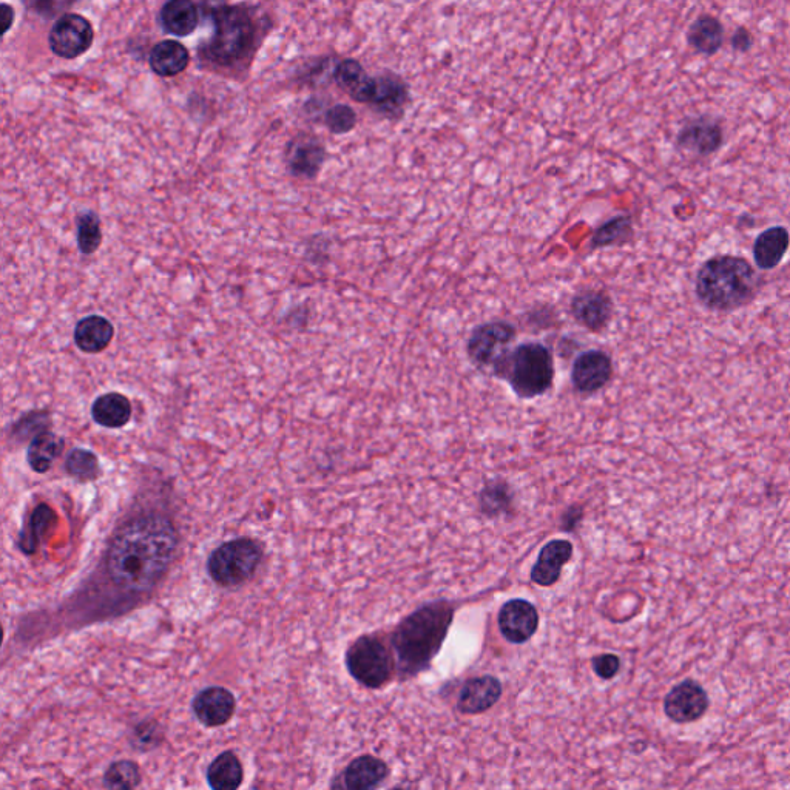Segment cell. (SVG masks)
Instances as JSON below:
<instances>
[{
    "label": "cell",
    "instance_id": "7402d4cb",
    "mask_svg": "<svg viewBox=\"0 0 790 790\" xmlns=\"http://www.w3.org/2000/svg\"><path fill=\"white\" fill-rule=\"evenodd\" d=\"M409 102L408 85L399 76H379V92L375 98L372 109L388 119L402 118L403 110Z\"/></svg>",
    "mask_w": 790,
    "mask_h": 790
},
{
    "label": "cell",
    "instance_id": "f35d334b",
    "mask_svg": "<svg viewBox=\"0 0 790 790\" xmlns=\"http://www.w3.org/2000/svg\"><path fill=\"white\" fill-rule=\"evenodd\" d=\"M732 45L735 50L747 51L752 47V36L746 28H738L733 34Z\"/></svg>",
    "mask_w": 790,
    "mask_h": 790
},
{
    "label": "cell",
    "instance_id": "52a82bcc",
    "mask_svg": "<svg viewBox=\"0 0 790 790\" xmlns=\"http://www.w3.org/2000/svg\"><path fill=\"white\" fill-rule=\"evenodd\" d=\"M346 667L355 681L368 689H380L392 675V656L375 636H362L346 652Z\"/></svg>",
    "mask_w": 790,
    "mask_h": 790
},
{
    "label": "cell",
    "instance_id": "d6a6232c",
    "mask_svg": "<svg viewBox=\"0 0 790 790\" xmlns=\"http://www.w3.org/2000/svg\"><path fill=\"white\" fill-rule=\"evenodd\" d=\"M65 470L71 477L81 482H92L99 477V460L95 453L82 448H76L68 454L65 460Z\"/></svg>",
    "mask_w": 790,
    "mask_h": 790
},
{
    "label": "cell",
    "instance_id": "4fadbf2b",
    "mask_svg": "<svg viewBox=\"0 0 790 790\" xmlns=\"http://www.w3.org/2000/svg\"><path fill=\"white\" fill-rule=\"evenodd\" d=\"M539 625L536 607L524 599L508 601L499 612L500 633L513 644H524L533 638Z\"/></svg>",
    "mask_w": 790,
    "mask_h": 790
},
{
    "label": "cell",
    "instance_id": "9a60e30c",
    "mask_svg": "<svg viewBox=\"0 0 790 790\" xmlns=\"http://www.w3.org/2000/svg\"><path fill=\"white\" fill-rule=\"evenodd\" d=\"M724 133L721 125L709 118L692 119L679 130V149L698 156L713 155L723 146Z\"/></svg>",
    "mask_w": 790,
    "mask_h": 790
},
{
    "label": "cell",
    "instance_id": "cb8c5ba5",
    "mask_svg": "<svg viewBox=\"0 0 790 790\" xmlns=\"http://www.w3.org/2000/svg\"><path fill=\"white\" fill-rule=\"evenodd\" d=\"M159 19L167 33L186 38L198 27V8L193 0H167Z\"/></svg>",
    "mask_w": 790,
    "mask_h": 790
},
{
    "label": "cell",
    "instance_id": "836d02e7",
    "mask_svg": "<svg viewBox=\"0 0 790 790\" xmlns=\"http://www.w3.org/2000/svg\"><path fill=\"white\" fill-rule=\"evenodd\" d=\"M141 783L138 764L132 761H119L105 772L104 784L109 789H135Z\"/></svg>",
    "mask_w": 790,
    "mask_h": 790
},
{
    "label": "cell",
    "instance_id": "83f0119b",
    "mask_svg": "<svg viewBox=\"0 0 790 790\" xmlns=\"http://www.w3.org/2000/svg\"><path fill=\"white\" fill-rule=\"evenodd\" d=\"M64 451V439L51 431H44L31 439L28 445L27 460L31 470L44 474Z\"/></svg>",
    "mask_w": 790,
    "mask_h": 790
},
{
    "label": "cell",
    "instance_id": "3957f363",
    "mask_svg": "<svg viewBox=\"0 0 790 790\" xmlns=\"http://www.w3.org/2000/svg\"><path fill=\"white\" fill-rule=\"evenodd\" d=\"M695 287L706 308L733 311L752 300L758 289V275L744 258L718 255L701 266Z\"/></svg>",
    "mask_w": 790,
    "mask_h": 790
},
{
    "label": "cell",
    "instance_id": "8992f818",
    "mask_svg": "<svg viewBox=\"0 0 790 790\" xmlns=\"http://www.w3.org/2000/svg\"><path fill=\"white\" fill-rule=\"evenodd\" d=\"M263 558L258 542L249 537H238L220 545L210 554L207 570L210 578L221 587H235L249 581Z\"/></svg>",
    "mask_w": 790,
    "mask_h": 790
},
{
    "label": "cell",
    "instance_id": "d4e9b609",
    "mask_svg": "<svg viewBox=\"0 0 790 790\" xmlns=\"http://www.w3.org/2000/svg\"><path fill=\"white\" fill-rule=\"evenodd\" d=\"M132 403L119 392L101 395L92 406L93 420L104 428L118 429L132 419Z\"/></svg>",
    "mask_w": 790,
    "mask_h": 790
},
{
    "label": "cell",
    "instance_id": "e575fe53",
    "mask_svg": "<svg viewBox=\"0 0 790 790\" xmlns=\"http://www.w3.org/2000/svg\"><path fill=\"white\" fill-rule=\"evenodd\" d=\"M51 423V416L47 411H31L17 420L13 425V434L16 439L25 440L28 437L34 439L38 434L48 431Z\"/></svg>",
    "mask_w": 790,
    "mask_h": 790
},
{
    "label": "cell",
    "instance_id": "9c48e42d",
    "mask_svg": "<svg viewBox=\"0 0 790 790\" xmlns=\"http://www.w3.org/2000/svg\"><path fill=\"white\" fill-rule=\"evenodd\" d=\"M95 41L92 24L81 14H62L48 34L51 51L62 59H76L87 53Z\"/></svg>",
    "mask_w": 790,
    "mask_h": 790
},
{
    "label": "cell",
    "instance_id": "ba28073f",
    "mask_svg": "<svg viewBox=\"0 0 790 790\" xmlns=\"http://www.w3.org/2000/svg\"><path fill=\"white\" fill-rule=\"evenodd\" d=\"M516 337V326L510 321H487L471 332L466 341V354L476 368L493 371L500 357L510 351V345Z\"/></svg>",
    "mask_w": 790,
    "mask_h": 790
},
{
    "label": "cell",
    "instance_id": "4dcf8cb0",
    "mask_svg": "<svg viewBox=\"0 0 790 790\" xmlns=\"http://www.w3.org/2000/svg\"><path fill=\"white\" fill-rule=\"evenodd\" d=\"M55 511L51 510L48 505L42 504L38 508H34L30 520H28L27 528L21 534L19 539V547L24 553L33 554L38 550L41 544L42 537L50 531V528L56 524Z\"/></svg>",
    "mask_w": 790,
    "mask_h": 790
},
{
    "label": "cell",
    "instance_id": "484cf974",
    "mask_svg": "<svg viewBox=\"0 0 790 790\" xmlns=\"http://www.w3.org/2000/svg\"><path fill=\"white\" fill-rule=\"evenodd\" d=\"M388 775V766L379 758L365 755L349 764L343 780L345 787L352 790H366L379 786Z\"/></svg>",
    "mask_w": 790,
    "mask_h": 790
},
{
    "label": "cell",
    "instance_id": "30bf717a",
    "mask_svg": "<svg viewBox=\"0 0 790 790\" xmlns=\"http://www.w3.org/2000/svg\"><path fill=\"white\" fill-rule=\"evenodd\" d=\"M615 366L610 355L601 349H590L574 358L570 380L574 391L582 395L598 394L612 382Z\"/></svg>",
    "mask_w": 790,
    "mask_h": 790
},
{
    "label": "cell",
    "instance_id": "f1b7e54d",
    "mask_svg": "<svg viewBox=\"0 0 790 790\" xmlns=\"http://www.w3.org/2000/svg\"><path fill=\"white\" fill-rule=\"evenodd\" d=\"M724 27L716 17L701 16L693 22L689 30V44L698 53L715 55L723 47Z\"/></svg>",
    "mask_w": 790,
    "mask_h": 790
},
{
    "label": "cell",
    "instance_id": "6da1fadb",
    "mask_svg": "<svg viewBox=\"0 0 790 790\" xmlns=\"http://www.w3.org/2000/svg\"><path fill=\"white\" fill-rule=\"evenodd\" d=\"M178 547V534L166 517L130 520L113 537L107 553V573L118 587L133 593L152 590L169 570Z\"/></svg>",
    "mask_w": 790,
    "mask_h": 790
},
{
    "label": "cell",
    "instance_id": "7c38bea8",
    "mask_svg": "<svg viewBox=\"0 0 790 790\" xmlns=\"http://www.w3.org/2000/svg\"><path fill=\"white\" fill-rule=\"evenodd\" d=\"M570 312L578 325L593 334H599L612 321L613 300L605 291L587 289L571 298Z\"/></svg>",
    "mask_w": 790,
    "mask_h": 790
},
{
    "label": "cell",
    "instance_id": "2e32d148",
    "mask_svg": "<svg viewBox=\"0 0 790 790\" xmlns=\"http://www.w3.org/2000/svg\"><path fill=\"white\" fill-rule=\"evenodd\" d=\"M193 713L206 727L224 726L230 721L237 701L235 696L223 687H209L193 699Z\"/></svg>",
    "mask_w": 790,
    "mask_h": 790
},
{
    "label": "cell",
    "instance_id": "7a4b0ae2",
    "mask_svg": "<svg viewBox=\"0 0 790 790\" xmlns=\"http://www.w3.org/2000/svg\"><path fill=\"white\" fill-rule=\"evenodd\" d=\"M453 615V607L448 602H433L420 607L397 627L392 645L403 678L423 672L436 658L448 635Z\"/></svg>",
    "mask_w": 790,
    "mask_h": 790
},
{
    "label": "cell",
    "instance_id": "44dd1931",
    "mask_svg": "<svg viewBox=\"0 0 790 790\" xmlns=\"http://www.w3.org/2000/svg\"><path fill=\"white\" fill-rule=\"evenodd\" d=\"M75 345L85 354H99L105 351L115 337L112 323L101 315L82 318L75 328Z\"/></svg>",
    "mask_w": 790,
    "mask_h": 790
},
{
    "label": "cell",
    "instance_id": "8d00e7d4",
    "mask_svg": "<svg viewBox=\"0 0 790 790\" xmlns=\"http://www.w3.org/2000/svg\"><path fill=\"white\" fill-rule=\"evenodd\" d=\"M619 667H621V661H619L618 656L610 655V653L596 656L593 659V670L602 679L615 678L618 675Z\"/></svg>",
    "mask_w": 790,
    "mask_h": 790
},
{
    "label": "cell",
    "instance_id": "1f68e13d",
    "mask_svg": "<svg viewBox=\"0 0 790 790\" xmlns=\"http://www.w3.org/2000/svg\"><path fill=\"white\" fill-rule=\"evenodd\" d=\"M76 238H78V247L82 254L90 255L95 254L102 243V223L98 213L87 210V212L79 213L76 218Z\"/></svg>",
    "mask_w": 790,
    "mask_h": 790
},
{
    "label": "cell",
    "instance_id": "ffe728a7",
    "mask_svg": "<svg viewBox=\"0 0 790 790\" xmlns=\"http://www.w3.org/2000/svg\"><path fill=\"white\" fill-rule=\"evenodd\" d=\"M334 79L343 92L348 93L354 101L369 104L375 88V78L366 73L360 62L354 59L341 61L335 67Z\"/></svg>",
    "mask_w": 790,
    "mask_h": 790
},
{
    "label": "cell",
    "instance_id": "74e56055",
    "mask_svg": "<svg viewBox=\"0 0 790 790\" xmlns=\"http://www.w3.org/2000/svg\"><path fill=\"white\" fill-rule=\"evenodd\" d=\"M73 0H33L34 8L39 13L55 16L62 8L68 7Z\"/></svg>",
    "mask_w": 790,
    "mask_h": 790
},
{
    "label": "cell",
    "instance_id": "d6986e66",
    "mask_svg": "<svg viewBox=\"0 0 790 790\" xmlns=\"http://www.w3.org/2000/svg\"><path fill=\"white\" fill-rule=\"evenodd\" d=\"M789 246V230L783 226L770 227L753 244L755 263L763 271H772L784 260Z\"/></svg>",
    "mask_w": 790,
    "mask_h": 790
},
{
    "label": "cell",
    "instance_id": "ab89813d",
    "mask_svg": "<svg viewBox=\"0 0 790 790\" xmlns=\"http://www.w3.org/2000/svg\"><path fill=\"white\" fill-rule=\"evenodd\" d=\"M14 10L11 5L2 4V25H4V34H7L8 31L11 30V25L14 22Z\"/></svg>",
    "mask_w": 790,
    "mask_h": 790
},
{
    "label": "cell",
    "instance_id": "d590c367",
    "mask_svg": "<svg viewBox=\"0 0 790 790\" xmlns=\"http://www.w3.org/2000/svg\"><path fill=\"white\" fill-rule=\"evenodd\" d=\"M325 124L334 135H346L357 125V113L349 105H334L326 112Z\"/></svg>",
    "mask_w": 790,
    "mask_h": 790
},
{
    "label": "cell",
    "instance_id": "4316f807",
    "mask_svg": "<svg viewBox=\"0 0 790 790\" xmlns=\"http://www.w3.org/2000/svg\"><path fill=\"white\" fill-rule=\"evenodd\" d=\"M243 778V764L233 752L221 753L207 769V783L215 790L238 789Z\"/></svg>",
    "mask_w": 790,
    "mask_h": 790
},
{
    "label": "cell",
    "instance_id": "5b68a950",
    "mask_svg": "<svg viewBox=\"0 0 790 790\" xmlns=\"http://www.w3.org/2000/svg\"><path fill=\"white\" fill-rule=\"evenodd\" d=\"M212 22L213 34L204 56L220 67L246 61L258 38V27L249 11L240 5H221L212 11Z\"/></svg>",
    "mask_w": 790,
    "mask_h": 790
},
{
    "label": "cell",
    "instance_id": "f546056e",
    "mask_svg": "<svg viewBox=\"0 0 790 790\" xmlns=\"http://www.w3.org/2000/svg\"><path fill=\"white\" fill-rule=\"evenodd\" d=\"M633 220L630 215H618L610 218L598 227L590 240V249L599 250L605 247L624 246L632 240Z\"/></svg>",
    "mask_w": 790,
    "mask_h": 790
},
{
    "label": "cell",
    "instance_id": "603a6c76",
    "mask_svg": "<svg viewBox=\"0 0 790 790\" xmlns=\"http://www.w3.org/2000/svg\"><path fill=\"white\" fill-rule=\"evenodd\" d=\"M149 62L156 75L161 78H173L181 75L189 67L190 53L181 42L167 39L158 42L152 48Z\"/></svg>",
    "mask_w": 790,
    "mask_h": 790
},
{
    "label": "cell",
    "instance_id": "e0dca14e",
    "mask_svg": "<svg viewBox=\"0 0 790 790\" xmlns=\"http://www.w3.org/2000/svg\"><path fill=\"white\" fill-rule=\"evenodd\" d=\"M502 686L494 676H477L463 684L457 699V709L463 715H479L487 712L499 701Z\"/></svg>",
    "mask_w": 790,
    "mask_h": 790
},
{
    "label": "cell",
    "instance_id": "ac0fdd59",
    "mask_svg": "<svg viewBox=\"0 0 790 790\" xmlns=\"http://www.w3.org/2000/svg\"><path fill=\"white\" fill-rule=\"evenodd\" d=\"M573 556V545L568 541L548 542L539 554L533 570H531V581L541 587H550L556 584L561 578L562 568L570 561Z\"/></svg>",
    "mask_w": 790,
    "mask_h": 790
},
{
    "label": "cell",
    "instance_id": "277c9868",
    "mask_svg": "<svg viewBox=\"0 0 790 790\" xmlns=\"http://www.w3.org/2000/svg\"><path fill=\"white\" fill-rule=\"evenodd\" d=\"M493 374L505 380L519 399H539L554 385L556 366L553 352L539 341L522 343L500 357Z\"/></svg>",
    "mask_w": 790,
    "mask_h": 790
},
{
    "label": "cell",
    "instance_id": "8fae6325",
    "mask_svg": "<svg viewBox=\"0 0 790 790\" xmlns=\"http://www.w3.org/2000/svg\"><path fill=\"white\" fill-rule=\"evenodd\" d=\"M709 709V695L698 682L687 679L673 687L664 699V712L678 724L693 723Z\"/></svg>",
    "mask_w": 790,
    "mask_h": 790
},
{
    "label": "cell",
    "instance_id": "5bb4252c",
    "mask_svg": "<svg viewBox=\"0 0 790 790\" xmlns=\"http://www.w3.org/2000/svg\"><path fill=\"white\" fill-rule=\"evenodd\" d=\"M326 161V149L314 136L301 135L292 139L286 150V166L292 176L315 179Z\"/></svg>",
    "mask_w": 790,
    "mask_h": 790
}]
</instances>
